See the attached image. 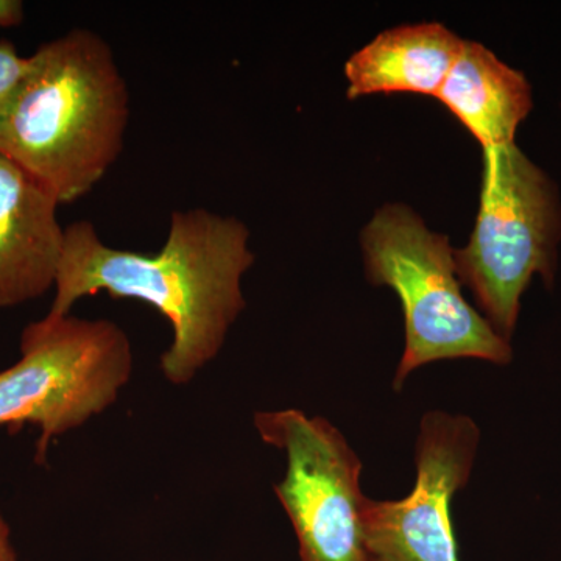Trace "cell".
Instances as JSON below:
<instances>
[{
    "instance_id": "3",
    "label": "cell",
    "mask_w": 561,
    "mask_h": 561,
    "mask_svg": "<svg viewBox=\"0 0 561 561\" xmlns=\"http://www.w3.org/2000/svg\"><path fill=\"white\" fill-rule=\"evenodd\" d=\"M362 250L368 280L397 291L404 312L405 348L394 390L431 362L513 359L511 342L465 300L448 236L431 231L411 208L382 206L362 231Z\"/></svg>"
},
{
    "instance_id": "1",
    "label": "cell",
    "mask_w": 561,
    "mask_h": 561,
    "mask_svg": "<svg viewBox=\"0 0 561 561\" xmlns=\"http://www.w3.org/2000/svg\"><path fill=\"white\" fill-rule=\"evenodd\" d=\"M254 260L245 224L205 208L175 210L158 253L114 249L91 221L79 220L65 228L47 316H69L77 301L101 291L147 302L172 327L162 376L187 386L219 356L245 309L242 278Z\"/></svg>"
},
{
    "instance_id": "9",
    "label": "cell",
    "mask_w": 561,
    "mask_h": 561,
    "mask_svg": "<svg viewBox=\"0 0 561 561\" xmlns=\"http://www.w3.org/2000/svg\"><path fill=\"white\" fill-rule=\"evenodd\" d=\"M461 47L463 39L438 22L382 32L346 61L348 98L401 92L435 98Z\"/></svg>"
},
{
    "instance_id": "6",
    "label": "cell",
    "mask_w": 561,
    "mask_h": 561,
    "mask_svg": "<svg viewBox=\"0 0 561 561\" xmlns=\"http://www.w3.org/2000/svg\"><path fill=\"white\" fill-rule=\"evenodd\" d=\"M254 427L286 456V474L273 489L294 527L300 561H371L362 463L342 432L298 409L257 412Z\"/></svg>"
},
{
    "instance_id": "10",
    "label": "cell",
    "mask_w": 561,
    "mask_h": 561,
    "mask_svg": "<svg viewBox=\"0 0 561 561\" xmlns=\"http://www.w3.org/2000/svg\"><path fill=\"white\" fill-rule=\"evenodd\" d=\"M435 98L483 150L515 144L516 130L534 105L526 76L474 41H463Z\"/></svg>"
},
{
    "instance_id": "12",
    "label": "cell",
    "mask_w": 561,
    "mask_h": 561,
    "mask_svg": "<svg viewBox=\"0 0 561 561\" xmlns=\"http://www.w3.org/2000/svg\"><path fill=\"white\" fill-rule=\"evenodd\" d=\"M24 16V3L20 0H0V28L16 27Z\"/></svg>"
},
{
    "instance_id": "13",
    "label": "cell",
    "mask_w": 561,
    "mask_h": 561,
    "mask_svg": "<svg viewBox=\"0 0 561 561\" xmlns=\"http://www.w3.org/2000/svg\"><path fill=\"white\" fill-rule=\"evenodd\" d=\"M0 561H18L16 551L11 541V529L2 513H0Z\"/></svg>"
},
{
    "instance_id": "11",
    "label": "cell",
    "mask_w": 561,
    "mask_h": 561,
    "mask_svg": "<svg viewBox=\"0 0 561 561\" xmlns=\"http://www.w3.org/2000/svg\"><path fill=\"white\" fill-rule=\"evenodd\" d=\"M27 61L28 57H22L13 43L0 41V116L27 68Z\"/></svg>"
},
{
    "instance_id": "2",
    "label": "cell",
    "mask_w": 561,
    "mask_h": 561,
    "mask_svg": "<svg viewBox=\"0 0 561 561\" xmlns=\"http://www.w3.org/2000/svg\"><path fill=\"white\" fill-rule=\"evenodd\" d=\"M128 119L130 92L110 44L73 28L28 55L0 116V153L68 205L113 168Z\"/></svg>"
},
{
    "instance_id": "7",
    "label": "cell",
    "mask_w": 561,
    "mask_h": 561,
    "mask_svg": "<svg viewBox=\"0 0 561 561\" xmlns=\"http://www.w3.org/2000/svg\"><path fill=\"white\" fill-rule=\"evenodd\" d=\"M478 424L440 411L421 420L415 489L400 501L367 500L365 548L371 561H460L451 505L470 481Z\"/></svg>"
},
{
    "instance_id": "4",
    "label": "cell",
    "mask_w": 561,
    "mask_h": 561,
    "mask_svg": "<svg viewBox=\"0 0 561 561\" xmlns=\"http://www.w3.org/2000/svg\"><path fill=\"white\" fill-rule=\"evenodd\" d=\"M21 357L0 371V426L38 427L36 463L50 443L108 411L130 382V339L108 319L46 316L22 331Z\"/></svg>"
},
{
    "instance_id": "5",
    "label": "cell",
    "mask_w": 561,
    "mask_h": 561,
    "mask_svg": "<svg viewBox=\"0 0 561 561\" xmlns=\"http://www.w3.org/2000/svg\"><path fill=\"white\" fill-rule=\"evenodd\" d=\"M561 208L552 181L516 147L483 150L481 205L470 242L454 251L460 283L511 342L535 273L552 286Z\"/></svg>"
},
{
    "instance_id": "8",
    "label": "cell",
    "mask_w": 561,
    "mask_h": 561,
    "mask_svg": "<svg viewBox=\"0 0 561 561\" xmlns=\"http://www.w3.org/2000/svg\"><path fill=\"white\" fill-rule=\"evenodd\" d=\"M60 206L38 180L0 153V309L54 289L65 245Z\"/></svg>"
}]
</instances>
